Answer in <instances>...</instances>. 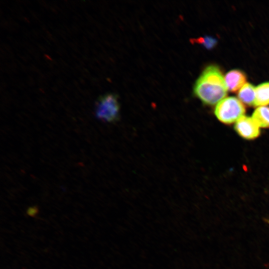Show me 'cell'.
Returning a JSON list of instances; mask_svg holds the SVG:
<instances>
[{"label":"cell","instance_id":"obj_1","mask_svg":"<svg viewBox=\"0 0 269 269\" xmlns=\"http://www.w3.org/2000/svg\"><path fill=\"white\" fill-rule=\"evenodd\" d=\"M227 87L220 68L207 66L195 82L193 93L204 104L213 105L225 98Z\"/></svg>","mask_w":269,"mask_h":269},{"label":"cell","instance_id":"obj_2","mask_svg":"<svg viewBox=\"0 0 269 269\" xmlns=\"http://www.w3.org/2000/svg\"><path fill=\"white\" fill-rule=\"evenodd\" d=\"M246 111L243 103L235 97H228L216 106L214 113L222 123L230 124L236 122Z\"/></svg>","mask_w":269,"mask_h":269},{"label":"cell","instance_id":"obj_3","mask_svg":"<svg viewBox=\"0 0 269 269\" xmlns=\"http://www.w3.org/2000/svg\"><path fill=\"white\" fill-rule=\"evenodd\" d=\"M120 108L117 95L107 93L97 99L95 108V116L103 122L114 123L119 119Z\"/></svg>","mask_w":269,"mask_h":269},{"label":"cell","instance_id":"obj_4","mask_svg":"<svg viewBox=\"0 0 269 269\" xmlns=\"http://www.w3.org/2000/svg\"><path fill=\"white\" fill-rule=\"evenodd\" d=\"M235 130L241 136L247 139H255L260 134V127L253 118L245 115L236 122Z\"/></svg>","mask_w":269,"mask_h":269},{"label":"cell","instance_id":"obj_5","mask_svg":"<svg viewBox=\"0 0 269 269\" xmlns=\"http://www.w3.org/2000/svg\"><path fill=\"white\" fill-rule=\"evenodd\" d=\"M224 78L228 90L235 92L245 85L247 76L242 71L233 69L226 74Z\"/></svg>","mask_w":269,"mask_h":269},{"label":"cell","instance_id":"obj_6","mask_svg":"<svg viewBox=\"0 0 269 269\" xmlns=\"http://www.w3.org/2000/svg\"><path fill=\"white\" fill-rule=\"evenodd\" d=\"M239 99L248 106H254L256 98V88L249 83H246L238 93Z\"/></svg>","mask_w":269,"mask_h":269},{"label":"cell","instance_id":"obj_7","mask_svg":"<svg viewBox=\"0 0 269 269\" xmlns=\"http://www.w3.org/2000/svg\"><path fill=\"white\" fill-rule=\"evenodd\" d=\"M269 104V82L260 84L256 87L254 106H266Z\"/></svg>","mask_w":269,"mask_h":269},{"label":"cell","instance_id":"obj_8","mask_svg":"<svg viewBox=\"0 0 269 269\" xmlns=\"http://www.w3.org/2000/svg\"><path fill=\"white\" fill-rule=\"evenodd\" d=\"M253 119L261 128H269V107H258L253 113Z\"/></svg>","mask_w":269,"mask_h":269},{"label":"cell","instance_id":"obj_9","mask_svg":"<svg viewBox=\"0 0 269 269\" xmlns=\"http://www.w3.org/2000/svg\"><path fill=\"white\" fill-rule=\"evenodd\" d=\"M192 41L202 45L204 47L208 49H212L216 45L217 43V39L210 36L200 37L198 38L193 39Z\"/></svg>","mask_w":269,"mask_h":269},{"label":"cell","instance_id":"obj_10","mask_svg":"<svg viewBox=\"0 0 269 269\" xmlns=\"http://www.w3.org/2000/svg\"><path fill=\"white\" fill-rule=\"evenodd\" d=\"M264 220L269 225V219H266Z\"/></svg>","mask_w":269,"mask_h":269}]
</instances>
